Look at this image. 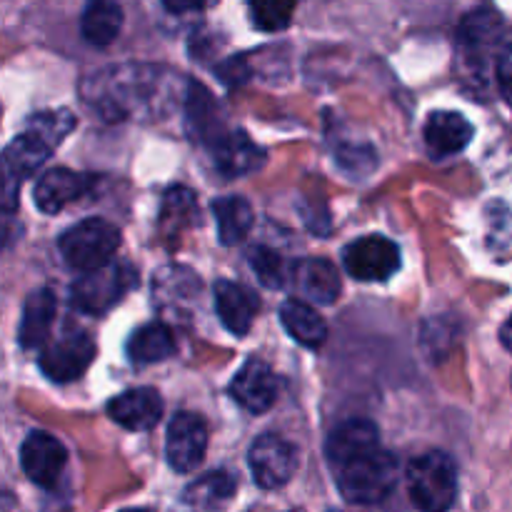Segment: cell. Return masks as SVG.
<instances>
[{
  "label": "cell",
  "instance_id": "1",
  "mask_svg": "<svg viewBox=\"0 0 512 512\" xmlns=\"http://www.w3.org/2000/svg\"><path fill=\"white\" fill-rule=\"evenodd\" d=\"M180 80L173 70L153 63L108 65L80 85V95L95 115L108 123L123 120H155L173 113L185 100L180 95Z\"/></svg>",
  "mask_w": 512,
  "mask_h": 512
},
{
  "label": "cell",
  "instance_id": "2",
  "mask_svg": "<svg viewBox=\"0 0 512 512\" xmlns=\"http://www.w3.org/2000/svg\"><path fill=\"white\" fill-rule=\"evenodd\" d=\"M325 458L340 495L353 505H378L398 485V460L380 445L370 420H348L330 433Z\"/></svg>",
  "mask_w": 512,
  "mask_h": 512
},
{
  "label": "cell",
  "instance_id": "3",
  "mask_svg": "<svg viewBox=\"0 0 512 512\" xmlns=\"http://www.w3.org/2000/svg\"><path fill=\"white\" fill-rule=\"evenodd\" d=\"M73 128L75 115L65 108L30 115L23 133L15 135L3 153L5 208H15V188L53 155V150Z\"/></svg>",
  "mask_w": 512,
  "mask_h": 512
},
{
  "label": "cell",
  "instance_id": "4",
  "mask_svg": "<svg viewBox=\"0 0 512 512\" xmlns=\"http://www.w3.org/2000/svg\"><path fill=\"white\" fill-rule=\"evenodd\" d=\"M408 495L423 512H448L458 498V468L443 450H428L408 463Z\"/></svg>",
  "mask_w": 512,
  "mask_h": 512
},
{
  "label": "cell",
  "instance_id": "5",
  "mask_svg": "<svg viewBox=\"0 0 512 512\" xmlns=\"http://www.w3.org/2000/svg\"><path fill=\"white\" fill-rule=\"evenodd\" d=\"M120 230L103 218H88L70 225L58 238V250L65 263L80 273H93L113 263L115 250L120 248Z\"/></svg>",
  "mask_w": 512,
  "mask_h": 512
},
{
  "label": "cell",
  "instance_id": "6",
  "mask_svg": "<svg viewBox=\"0 0 512 512\" xmlns=\"http://www.w3.org/2000/svg\"><path fill=\"white\" fill-rule=\"evenodd\" d=\"M138 283V273L130 263L113 260L105 268L85 273L70 288V305L83 315H105L113 310Z\"/></svg>",
  "mask_w": 512,
  "mask_h": 512
},
{
  "label": "cell",
  "instance_id": "7",
  "mask_svg": "<svg viewBox=\"0 0 512 512\" xmlns=\"http://www.w3.org/2000/svg\"><path fill=\"white\" fill-rule=\"evenodd\" d=\"M343 268L363 283H383L400 270V248L385 235H365L343 248Z\"/></svg>",
  "mask_w": 512,
  "mask_h": 512
},
{
  "label": "cell",
  "instance_id": "8",
  "mask_svg": "<svg viewBox=\"0 0 512 512\" xmlns=\"http://www.w3.org/2000/svg\"><path fill=\"white\" fill-rule=\"evenodd\" d=\"M95 358V343L85 330H70L58 340L48 343L40 353V370L53 383H73Z\"/></svg>",
  "mask_w": 512,
  "mask_h": 512
},
{
  "label": "cell",
  "instance_id": "9",
  "mask_svg": "<svg viewBox=\"0 0 512 512\" xmlns=\"http://www.w3.org/2000/svg\"><path fill=\"white\" fill-rule=\"evenodd\" d=\"M248 465L258 488H283L298 470V450L280 435L265 433L250 445Z\"/></svg>",
  "mask_w": 512,
  "mask_h": 512
},
{
  "label": "cell",
  "instance_id": "10",
  "mask_svg": "<svg viewBox=\"0 0 512 512\" xmlns=\"http://www.w3.org/2000/svg\"><path fill=\"white\" fill-rule=\"evenodd\" d=\"M500 33H503V18L493 8H475L460 23L458 48L463 53V63L473 68V75L480 78V83H485V65L498 45Z\"/></svg>",
  "mask_w": 512,
  "mask_h": 512
},
{
  "label": "cell",
  "instance_id": "11",
  "mask_svg": "<svg viewBox=\"0 0 512 512\" xmlns=\"http://www.w3.org/2000/svg\"><path fill=\"white\" fill-rule=\"evenodd\" d=\"M208 450V428L195 413L173 415L165 433V458L175 473H193Z\"/></svg>",
  "mask_w": 512,
  "mask_h": 512
},
{
  "label": "cell",
  "instance_id": "12",
  "mask_svg": "<svg viewBox=\"0 0 512 512\" xmlns=\"http://www.w3.org/2000/svg\"><path fill=\"white\" fill-rule=\"evenodd\" d=\"M65 460H68L65 445L55 435L43 433V430H33L23 440V445H20V465H23V473L28 475L30 483L40 485L45 490L58 485L60 475L65 470Z\"/></svg>",
  "mask_w": 512,
  "mask_h": 512
},
{
  "label": "cell",
  "instance_id": "13",
  "mask_svg": "<svg viewBox=\"0 0 512 512\" xmlns=\"http://www.w3.org/2000/svg\"><path fill=\"white\" fill-rule=\"evenodd\" d=\"M278 390V375L265 360L258 358L248 360L230 383V395L235 398V403L253 415L268 413L278 400Z\"/></svg>",
  "mask_w": 512,
  "mask_h": 512
},
{
  "label": "cell",
  "instance_id": "14",
  "mask_svg": "<svg viewBox=\"0 0 512 512\" xmlns=\"http://www.w3.org/2000/svg\"><path fill=\"white\" fill-rule=\"evenodd\" d=\"M108 415L125 430H150L163 415V398L153 388H130L110 400Z\"/></svg>",
  "mask_w": 512,
  "mask_h": 512
},
{
  "label": "cell",
  "instance_id": "15",
  "mask_svg": "<svg viewBox=\"0 0 512 512\" xmlns=\"http://www.w3.org/2000/svg\"><path fill=\"white\" fill-rule=\"evenodd\" d=\"M93 180L83 173H75L68 168H50L40 175V180L35 183L33 198L38 210L43 213L55 215L65 208L68 203L78 200L85 190L90 188Z\"/></svg>",
  "mask_w": 512,
  "mask_h": 512
},
{
  "label": "cell",
  "instance_id": "16",
  "mask_svg": "<svg viewBox=\"0 0 512 512\" xmlns=\"http://www.w3.org/2000/svg\"><path fill=\"white\" fill-rule=\"evenodd\" d=\"M215 310H218L225 328L243 338V335H248L250 325L258 315L260 300L245 285L233 283V280H218L215 283Z\"/></svg>",
  "mask_w": 512,
  "mask_h": 512
},
{
  "label": "cell",
  "instance_id": "17",
  "mask_svg": "<svg viewBox=\"0 0 512 512\" xmlns=\"http://www.w3.org/2000/svg\"><path fill=\"white\" fill-rule=\"evenodd\" d=\"M473 125L465 115L453 113V110H438L430 113L428 123H425V145L435 158H448V155L460 153L468 148L473 140Z\"/></svg>",
  "mask_w": 512,
  "mask_h": 512
},
{
  "label": "cell",
  "instance_id": "18",
  "mask_svg": "<svg viewBox=\"0 0 512 512\" xmlns=\"http://www.w3.org/2000/svg\"><path fill=\"white\" fill-rule=\"evenodd\" d=\"M215 165L225 178H240V175H250L265 163V153L258 145L250 140L248 133L243 130H228V135L218 140L210 148Z\"/></svg>",
  "mask_w": 512,
  "mask_h": 512
},
{
  "label": "cell",
  "instance_id": "19",
  "mask_svg": "<svg viewBox=\"0 0 512 512\" xmlns=\"http://www.w3.org/2000/svg\"><path fill=\"white\" fill-rule=\"evenodd\" d=\"M185 110H188V130L198 143L213 148L223 135H228L223 125V113L218 110L213 95L198 83H188L185 90Z\"/></svg>",
  "mask_w": 512,
  "mask_h": 512
},
{
  "label": "cell",
  "instance_id": "20",
  "mask_svg": "<svg viewBox=\"0 0 512 512\" xmlns=\"http://www.w3.org/2000/svg\"><path fill=\"white\" fill-rule=\"evenodd\" d=\"M55 310H58V300H55L53 290L38 288L25 298L23 315H20L18 340L25 350L40 348L48 345V333L53 328Z\"/></svg>",
  "mask_w": 512,
  "mask_h": 512
},
{
  "label": "cell",
  "instance_id": "21",
  "mask_svg": "<svg viewBox=\"0 0 512 512\" xmlns=\"http://www.w3.org/2000/svg\"><path fill=\"white\" fill-rule=\"evenodd\" d=\"M290 278L295 280L300 293H303L308 300H313V303H323V305L335 303L340 290H343L338 268L325 258L300 260V263L293 265V275H290Z\"/></svg>",
  "mask_w": 512,
  "mask_h": 512
},
{
  "label": "cell",
  "instance_id": "22",
  "mask_svg": "<svg viewBox=\"0 0 512 512\" xmlns=\"http://www.w3.org/2000/svg\"><path fill=\"white\" fill-rule=\"evenodd\" d=\"M235 495V478L228 470H213L190 483L180 495L185 512H218Z\"/></svg>",
  "mask_w": 512,
  "mask_h": 512
},
{
  "label": "cell",
  "instance_id": "23",
  "mask_svg": "<svg viewBox=\"0 0 512 512\" xmlns=\"http://www.w3.org/2000/svg\"><path fill=\"white\" fill-rule=\"evenodd\" d=\"M280 323L288 330L290 338L305 348H320L328 338V325H325L323 315L305 300H285L280 305Z\"/></svg>",
  "mask_w": 512,
  "mask_h": 512
},
{
  "label": "cell",
  "instance_id": "24",
  "mask_svg": "<svg viewBox=\"0 0 512 512\" xmlns=\"http://www.w3.org/2000/svg\"><path fill=\"white\" fill-rule=\"evenodd\" d=\"M123 30V8L110 0H95V3L85 5L83 15H80V35L85 43L95 45V48H105L118 38Z\"/></svg>",
  "mask_w": 512,
  "mask_h": 512
},
{
  "label": "cell",
  "instance_id": "25",
  "mask_svg": "<svg viewBox=\"0 0 512 512\" xmlns=\"http://www.w3.org/2000/svg\"><path fill=\"white\" fill-rule=\"evenodd\" d=\"M125 353L133 365L163 363L175 355V338L165 323H148L130 335Z\"/></svg>",
  "mask_w": 512,
  "mask_h": 512
},
{
  "label": "cell",
  "instance_id": "26",
  "mask_svg": "<svg viewBox=\"0 0 512 512\" xmlns=\"http://www.w3.org/2000/svg\"><path fill=\"white\" fill-rule=\"evenodd\" d=\"M213 215L218 220V238L223 245H238L253 228V208L243 195H225L213 200Z\"/></svg>",
  "mask_w": 512,
  "mask_h": 512
},
{
  "label": "cell",
  "instance_id": "27",
  "mask_svg": "<svg viewBox=\"0 0 512 512\" xmlns=\"http://www.w3.org/2000/svg\"><path fill=\"white\" fill-rule=\"evenodd\" d=\"M198 223V205L188 188H170L163 198L160 210V228L165 238H178L183 230Z\"/></svg>",
  "mask_w": 512,
  "mask_h": 512
},
{
  "label": "cell",
  "instance_id": "28",
  "mask_svg": "<svg viewBox=\"0 0 512 512\" xmlns=\"http://www.w3.org/2000/svg\"><path fill=\"white\" fill-rule=\"evenodd\" d=\"M248 263L260 278V283L268 285V288H283L285 280L293 275V268H288L285 260L275 250L265 248V245H255V248L248 250Z\"/></svg>",
  "mask_w": 512,
  "mask_h": 512
},
{
  "label": "cell",
  "instance_id": "29",
  "mask_svg": "<svg viewBox=\"0 0 512 512\" xmlns=\"http://www.w3.org/2000/svg\"><path fill=\"white\" fill-rule=\"evenodd\" d=\"M293 3H253L250 5V15H253L255 25L263 30H280L288 25L290 15H293Z\"/></svg>",
  "mask_w": 512,
  "mask_h": 512
},
{
  "label": "cell",
  "instance_id": "30",
  "mask_svg": "<svg viewBox=\"0 0 512 512\" xmlns=\"http://www.w3.org/2000/svg\"><path fill=\"white\" fill-rule=\"evenodd\" d=\"M495 75H498V85L503 98L508 100L512 108V43L505 45L498 55V63H495Z\"/></svg>",
  "mask_w": 512,
  "mask_h": 512
},
{
  "label": "cell",
  "instance_id": "31",
  "mask_svg": "<svg viewBox=\"0 0 512 512\" xmlns=\"http://www.w3.org/2000/svg\"><path fill=\"white\" fill-rule=\"evenodd\" d=\"M500 343L505 345V350H510L512 353V315L505 320L503 328H500Z\"/></svg>",
  "mask_w": 512,
  "mask_h": 512
},
{
  "label": "cell",
  "instance_id": "32",
  "mask_svg": "<svg viewBox=\"0 0 512 512\" xmlns=\"http://www.w3.org/2000/svg\"><path fill=\"white\" fill-rule=\"evenodd\" d=\"M120 512H153V510H148V508H125V510H120Z\"/></svg>",
  "mask_w": 512,
  "mask_h": 512
}]
</instances>
